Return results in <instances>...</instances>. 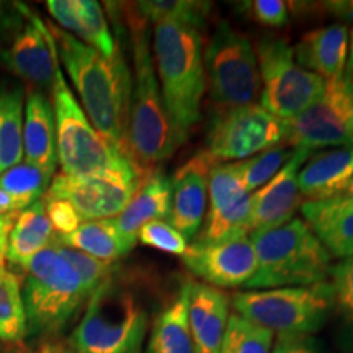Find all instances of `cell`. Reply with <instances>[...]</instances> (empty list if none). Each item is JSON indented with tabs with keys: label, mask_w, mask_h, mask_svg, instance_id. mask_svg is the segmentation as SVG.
<instances>
[{
	"label": "cell",
	"mask_w": 353,
	"mask_h": 353,
	"mask_svg": "<svg viewBox=\"0 0 353 353\" xmlns=\"http://www.w3.org/2000/svg\"><path fill=\"white\" fill-rule=\"evenodd\" d=\"M48 26L54 38L57 57L81 97L87 118L110 144L130 157L128 121L131 72L121 51L107 57L59 26Z\"/></svg>",
	"instance_id": "cell-1"
},
{
	"label": "cell",
	"mask_w": 353,
	"mask_h": 353,
	"mask_svg": "<svg viewBox=\"0 0 353 353\" xmlns=\"http://www.w3.org/2000/svg\"><path fill=\"white\" fill-rule=\"evenodd\" d=\"M126 21L132 39V76L128 121V149L136 167L145 172L157 169L187 139L167 112L154 68L148 21L136 6L128 8Z\"/></svg>",
	"instance_id": "cell-2"
},
{
	"label": "cell",
	"mask_w": 353,
	"mask_h": 353,
	"mask_svg": "<svg viewBox=\"0 0 353 353\" xmlns=\"http://www.w3.org/2000/svg\"><path fill=\"white\" fill-rule=\"evenodd\" d=\"M152 59L167 112L188 138L206 90L200 28L176 21L154 25Z\"/></svg>",
	"instance_id": "cell-3"
},
{
	"label": "cell",
	"mask_w": 353,
	"mask_h": 353,
	"mask_svg": "<svg viewBox=\"0 0 353 353\" xmlns=\"http://www.w3.org/2000/svg\"><path fill=\"white\" fill-rule=\"evenodd\" d=\"M249 239L257 257V272L245 288L257 291L329 281L332 255L304 219L293 218L283 226L254 231Z\"/></svg>",
	"instance_id": "cell-4"
},
{
	"label": "cell",
	"mask_w": 353,
	"mask_h": 353,
	"mask_svg": "<svg viewBox=\"0 0 353 353\" xmlns=\"http://www.w3.org/2000/svg\"><path fill=\"white\" fill-rule=\"evenodd\" d=\"M23 294L26 334L52 337L61 334L92 296L76 268L54 241L26 265Z\"/></svg>",
	"instance_id": "cell-5"
},
{
	"label": "cell",
	"mask_w": 353,
	"mask_h": 353,
	"mask_svg": "<svg viewBox=\"0 0 353 353\" xmlns=\"http://www.w3.org/2000/svg\"><path fill=\"white\" fill-rule=\"evenodd\" d=\"M148 327L144 304L110 276L88 298L70 345L77 353H143Z\"/></svg>",
	"instance_id": "cell-6"
},
{
	"label": "cell",
	"mask_w": 353,
	"mask_h": 353,
	"mask_svg": "<svg viewBox=\"0 0 353 353\" xmlns=\"http://www.w3.org/2000/svg\"><path fill=\"white\" fill-rule=\"evenodd\" d=\"M51 92L56 120L57 164L63 169L61 174L92 175L134 164L95 130L65 82L59 64Z\"/></svg>",
	"instance_id": "cell-7"
},
{
	"label": "cell",
	"mask_w": 353,
	"mask_h": 353,
	"mask_svg": "<svg viewBox=\"0 0 353 353\" xmlns=\"http://www.w3.org/2000/svg\"><path fill=\"white\" fill-rule=\"evenodd\" d=\"M330 281L242 291L232 296L236 314L278 335H311L325 324L334 307Z\"/></svg>",
	"instance_id": "cell-8"
},
{
	"label": "cell",
	"mask_w": 353,
	"mask_h": 353,
	"mask_svg": "<svg viewBox=\"0 0 353 353\" xmlns=\"http://www.w3.org/2000/svg\"><path fill=\"white\" fill-rule=\"evenodd\" d=\"M203 61L206 87L218 110L254 103L262 83L257 54L249 38L228 21H221L203 50Z\"/></svg>",
	"instance_id": "cell-9"
},
{
	"label": "cell",
	"mask_w": 353,
	"mask_h": 353,
	"mask_svg": "<svg viewBox=\"0 0 353 353\" xmlns=\"http://www.w3.org/2000/svg\"><path fill=\"white\" fill-rule=\"evenodd\" d=\"M260 70V107L280 120H290L321 99L325 79L303 69L293 48L281 38L265 37L254 48Z\"/></svg>",
	"instance_id": "cell-10"
},
{
	"label": "cell",
	"mask_w": 353,
	"mask_h": 353,
	"mask_svg": "<svg viewBox=\"0 0 353 353\" xmlns=\"http://www.w3.org/2000/svg\"><path fill=\"white\" fill-rule=\"evenodd\" d=\"M285 121L259 103L218 110L210 123L205 151L216 162H241L283 144Z\"/></svg>",
	"instance_id": "cell-11"
},
{
	"label": "cell",
	"mask_w": 353,
	"mask_h": 353,
	"mask_svg": "<svg viewBox=\"0 0 353 353\" xmlns=\"http://www.w3.org/2000/svg\"><path fill=\"white\" fill-rule=\"evenodd\" d=\"M143 175L134 164L92 175L57 174L46 195L68 201L82 221L114 219L126 208Z\"/></svg>",
	"instance_id": "cell-12"
},
{
	"label": "cell",
	"mask_w": 353,
	"mask_h": 353,
	"mask_svg": "<svg viewBox=\"0 0 353 353\" xmlns=\"http://www.w3.org/2000/svg\"><path fill=\"white\" fill-rule=\"evenodd\" d=\"M283 144L293 149L353 148V110L345 79L325 81L314 105L285 120Z\"/></svg>",
	"instance_id": "cell-13"
},
{
	"label": "cell",
	"mask_w": 353,
	"mask_h": 353,
	"mask_svg": "<svg viewBox=\"0 0 353 353\" xmlns=\"http://www.w3.org/2000/svg\"><path fill=\"white\" fill-rule=\"evenodd\" d=\"M25 23L15 33L12 43L0 52V61L13 74L41 88H51L59 57L50 26L30 12L17 6Z\"/></svg>",
	"instance_id": "cell-14"
},
{
	"label": "cell",
	"mask_w": 353,
	"mask_h": 353,
	"mask_svg": "<svg viewBox=\"0 0 353 353\" xmlns=\"http://www.w3.org/2000/svg\"><path fill=\"white\" fill-rule=\"evenodd\" d=\"M188 272L214 288H239L257 272V257L249 237L210 245H188L182 255Z\"/></svg>",
	"instance_id": "cell-15"
},
{
	"label": "cell",
	"mask_w": 353,
	"mask_h": 353,
	"mask_svg": "<svg viewBox=\"0 0 353 353\" xmlns=\"http://www.w3.org/2000/svg\"><path fill=\"white\" fill-rule=\"evenodd\" d=\"M307 149H294L283 169L252 193L250 206V232L267 231L290 223L301 208L304 198L299 192L298 174L311 156Z\"/></svg>",
	"instance_id": "cell-16"
},
{
	"label": "cell",
	"mask_w": 353,
	"mask_h": 353,
	"mask_svg": "<svg viewBox=\"0 0 353 353\" xmlns=\"http://www.w3.org/2000/svg\"><path fill=\"white\" fill-rule=\"evenodd\" d=\"M218 164L206 151L195 154L172 180V208L167 223L187 241H195L206 216L208 174Z\"/></svg>",
	"instance_id": "cell-17"
},
{
	"label": "cell",
	"mask_w": 353,
	"mask_h": 353,
	"mask_svg": "<svg viewBox=\"0 0 353 353\" xmlns=\"http://www.w3.org/2000/svg\"><path fill=\"white\" fill-rule=\"evenodd\" d=\"M229 321L224 291L188 281V324L195 353H219Z\"/></svg>",
	"instance_id": "cell-18"
},
{
	"label": "cell",
	"mask_w": 353,
	"mask_h": 353,
	"mask_svg": "<svg viewBox=\"0 0 353 353\" xmlns=\"http://www.w3.org/2000/svg\"><path fill=\"white\" fill-rule=\"evenodd\" d=\"M301 213L332 257L353 255V196L343 193L327 200L304 201Z\"/></svg>",
	"instance_id": "cell-19"
},
{
	"label": "cell",
	"mask_w": 353,
	"mask_h": 353,
	"mask_svg": "<svg viewBox=\"0 0 353 353\" xmlns=\"http://www.w3.org/2000/svg\"><path fill=\"white\" fill-rule=\"evenodd\" d=\"M348 39L350 32L347 25L332 23L311 30L294 44V59L303 69L325 81L341 79L348 61Z\"/></svg>",
	"instance_id": "cell-20"
},
{
	"label": "cell",
	"mask_w": 353,
	"mask_h": 353,
	"mask_svg": "<svg viewBox=\"0 0 353 353\" xmlns=\"http://www.w3.org/2000/svg\"><path fill=\"white\" fill-rule=\"evenodd\" d=\"M352 182L353 148H334L314 156L311 154L298 174L299 192L306 201L343 195Z\"/></svg>",
	"instance_id": "cell-21"
},
{
	"label": "cell",
	"mask_w": 353,
	"mask_h": 353,
	"mask_svg": "<svg viewBox=\"0 0 353 353\" xmlns=\"http://www.w3.org/2000/svg\"><path fill=\"white\" fill-rule=\"evenodd\" d=\"M46 8L52 19L61 25V30L72 34L87 46L94 48L100 54L113 57L120 52L99 2L50 0L46 2Z\"/></svg>",
	"instance_id": "cell-22"
},
{
	"label": "cell",
	"mask_w": 353,
	"mask_h": 353,
	"mask_svg": "<svg viewBox=\"0 0 353 353\" xmlns=\"http://www.w3.org/2000/svg\"><path fill=\"white\" fill-rule=\"evenodd\" d=\"M23 156L28 164L54 176L57 167L54 110L50 99L38 90L30 92L25 105Z\"/></svg>",
	"instance_id": "cell-23"
},
{
	"label": "cell",
	"mask_w": 353,
	"mask_h": 353,
	"mask_svg": "<svg viewBox=\"0 0 353 353\" xmlns=\"http://www.w3.org/2000/svg\"><path fill=\"white\" fill-rule=\"evenodd\" d=\"M172 208V180L161 169L145 172L138 190L117 224L126 237L138 241V231L151 221H167Z\"/></svg>",
	"instance_id": "cell-24"
},
{
	"label": "cell",
	"mask_w": 353,
	"mask_h": 353,
	"mask_svg": "<svg viewBox=\"0 0 353 353\" xmlns=\"http://www.w3.org/2000/svg\"><path fill=\"white\" fill-rule=\"evenodd\" d=\"M54 241L57 244L77 249L90 257L112 265L130 254V250L138 242L126 237L120 231L117 219L83 221L72 234L54 236Z\"/></svg>",
	"instance_id": "cell-25"
},
{
	"label": "cell",
	"mask_w": 353,
	"mask_h": 353,
	"mask_svg": "<svg viewBox=\"0 0 353 353\" xmlns=\"http://www.w3.org/2000/svg\"><path fill=\"white\" fill-rule=\"evenodd\" d=\"M54 241V229L48 219L44 201L39 200L17 214L7 245V260L26 268L34 255Z\"/></svg>",
	"instance_id": "cell-26"
},
{
	"label": "cell",
	"mask_w": 353,
	"mask_h": 353,
	"mask_svg": "<svg viewBox=\"0 0 353 353\" xmlns=\"http://www.w3.org/2000/svg\"><path fill=\"white\" fill-rule=\"evenodd\" d=\"M145 353H195L188 324V281L169 306L159 312Z\"/></svg>",
	"instance_id": "cell-27"
},
{
	"label": "cell",
	"mask_w": 353,
	"mask_h": 353,
	"mask_svg": "<svg viewBox=\"0 0 353 353\" xmlns=\"http://www.w3.org/2000/svg\"><path fill=\"white\" fill-rule=\"evenodd\" d=\"M23 90H0V175L23 159Z\"/></svg>",
	"instance_id": "cell-28"
},
{
	"label": "cell",
	"mask_w": 353,
	"mask_h": 353,
	"mask_svg": "<svg viewBox=\"0 0 353 353\" xmlns=\"http://www.w3.org/2000/svg\"><path fill=\"white\" fill-rule=\"evenodd\" d=\"M252 193L247 192L242 182L237 162H218L208 174L210 208L206 214H219L231 211L247 201Z\"/></svg>",
	"instance_id": "cell-29"
},
{
	"label": "cell",
	"mask_w": 353,
	"mask_h": 353,
	"mask_svg": "<svg viewBox=\"0 0 353 353\" xmlns=\"http://www.w3.org/2000/svg\"><path fill=\"white\" fill-rule=\"evenodd\" d=\"M26 335L21 286L15 273L0 268V341L15 343Z\"/></svg>",
	"instance_id": "cell-30"
},
{
	"label": "cell",
	"mask_w": 353,
	"mask_h": 353,
	"mask_svg": "<svg viewBox=\"0 0 353 353\" xmlns=\"http://www.w3.org/2000/svg\"><path fill=\"white\" fill-rule=\"evenodd\" d=\"M52 176L28 162H20L0 175V190L8 193L17 203L19 211L43 200L48 193Z\"/></svg>",
	"instance_id": "cell-31"
},
{
	"label": "cell",
	"mask_w": 353,
	"mask_h": 353,
	"mask_svg": "<svg viewBox=\"0 0 353 353\" xmlns=\"http://www.w3.org/2000/svg\"><path fill=\"white\" fill-rule=\"evenodd\" d=\"M136 10L148 23L176 21L201 28L211 12L210 2L198 0H148L134 3Z\"/></svg>",
	"instance_id": "cell-32"
},
{
	"label": "cell",
	"mask_w": 353,
	"mask_h": 353,
	"mask_svg": "<svg viewBox=\"0 0 353 353\" xmlns=\"http://www.w3.org/2000/svg\"><path fill=\"white\" fill-rule=\"evenodd\" d=\"M273 334L239 314L229 316L219 353H270Z\"/></svg>",
	"instance_id": "cell-33"
},
{
	"label": "cell",
	"mask_w": 353,
	"mask_h": 353,
	"mask_svg": "<svg viewBox=\"0 0 353 353\" xmlns=\"http://www.w3.org/2000/svg\"><path fill=\"white\" fill-rule=\"evenodd\" d=\"M293 151L294 149L290 148V145L278 144L275 148H270L267 151L245 159V161L237 162L247 192H257L265 183L270 182L273 176L283 169L286 162L290 161Z\"/></svg>",
	"instance_id": "cell-34"
},
{
	"label": "cell",
	"mask_w": 353,
	"mask_h": 353,
	"mask_svg": "<svg viewBox=\"0 0 353 353\" xmlns=\"http://www.w3.org/2000/svg\"><path fill=\"white\" fill-rule=\"evenodd\" d=\"M138 241L161 252L180 255V257L187 252L190 245L182 234L172 228L167 221H151L144 224L138 231Z\"/></svg>",
	"instance_id": "cell-35"
},
{
	"label": "cell",
	"mask_w": 353,
	"mask_h": 353,
	"mask_svg": "<svg viewBox=\"0 0 353 353\" xmlns=\"http://www.w3.org/2000/svg\"><path fill=\"white\" fill-rule=\"evenodd\" d=\"M57 247H59V252L63 254V257L68 260L74 268H76L79 276H81L82 283L87 286V290L90 291L92 294H94V291L99 288L103 281H107L108 278L112 276V272H113L112 263L101 262V260L90 257V255L83 254L77 249H70V247H65L61 244H57Z\"/></svg>",
	"instance_id": "cell-36"
},
{
	"label": "cell",
	"mask_w": 353,
	"mask_h": 353,
	"mask_svg": "<svg viewBox=\"0 0 353 353\" xmlns=\"http://www.w3.org/2000/svg\"><path fill=\"white\" fill-rule=\"evenodd\" d=\"M330 285L334 290V303L341 307L343 316L353 322V255L342 259L330 270Z\"/></svg>",
	"instance_id": "cell-37"
},
{
	"label": "cell",
	"mask_w": 353,
	"mask_h": 353,
	"mask_svg": "<svg viewBox=\"0 0 353 353\" xmlns=\"http://www.w3.org/2000/svg\"><path fill=\"white\" fill-rule=\"evenodd\" d=\"M239 7L250 20L270 28H280L290 20L288 3L283 0H250L242 2Z\"/></svg>",
	"instance_id": "cell-38"
},
{
	"label": "cell",
	"mask_w": 353,
	"mask_h": 353,
	"mask_svg": "<svg viewBox=\"0 0 353 353\" xmlns=\"http://www.w3.org/2000/svg\"><path fill=\"white\" fill-rule=\"evenodd\" d=\"M43 201L44 208H46L48 219H50L54 232H57L56 236L72 234L83 223L81 216L77 214V211L68 201L57 200V198H51L48 195L43 196Z\"/></svg>",
	"instance_id": "cell-39"
},
{
	"label": "cell",
	"mask_w": 353,
	"mask_h": 353,
	"mask_svg": "<svg viewBox=\"0 0 353 353\" xmlns=\"http://www.w3.org/2000/svg\"><path fill=\"white\" fill-rule=\"evenodd\" d=\"M270 353H321V348L311 335H278Z\"/></svg>",
	"instance_id": "cell-40"
},
{
	"label": "cell",
	"mask_w": 353,
	"mask_h": 353,
	"mask_svg": "<svg viewBox=\"0 0 353 353\" xmlns=\"http://www.w3.org/2000/svg\"><path fill=\"white\" fill-rule=\"evenodd\" d=\"M312 8L322 12L325 17L337 20L341 25L353 21V0H330V2L311 3Z\"/></svg>",
	"instance_id": "cell-41"
},
{
	"label": "cell",
	"mask_w": 353,
	"mask_h": 353,
	"mask_svg": "<svg viewBox=\"0 0 353 353\" xmlns=\"http://www.w3.org/2000/svg\"><path fill=\"white\" fill-rule=\"evenodd\" d=\"M15 214H3L0 216V268H3V263L7 260V245L8 236H10L13 224H15Z\"/></svg>",
	"instance_id": "cell-42"
},
{
	"label": "cell",
	"mask_w": 353,
	"mask_h": 353,
	"mask_svg": "<svg viewBox=\"0 0 353 353\" xmlns=\"http://www.w3.org/2000/svg\"><path fill=\"white\" fill-rule=\"evenodd\" d=\"M15 213H20L19 208H17L15 200L8 193L3 192V190H0V216Z\"/></svg>",
	"instance_id": "cell-43"
},
{
	"label": "cell",
	"mask_w": 353,
	"mask_h": 353,
	"mask_svg": "<svg viewBox=\"0 0 353 353\" xmlns=\"http://www.w3.org/2000/svg\"><path fill=\"white\" fill-rule=\"evenodd\" d=\"M347 74H353V30L350 33V39H348V61H347Z\"/></svg>",
	"instance_id": "cell-44"
},
{
	"label": "cell",
	"mask_w": 353,
	"mask_h": 353,
	"mask_svg": "<svg viewBox=\"0 0 353 353\" xmlns=\"http://www.w3.org/2000/svg\"><path fill=\"white\" fill-rule=\"evenodd\" d=\"M343 79H345L347 83V90L348 95H350V101H352V110H353V74H343Z\"/></svg>",
	"instance_id": "cell-45"
},
{
	"label": "cell",
	"mask_w": 353,
	"mask_h": 353,
	"mask_svg": "<svg viewBox=\"0 0 353 353\" xmlns=\"http://www.w3.org/2000/svg\"><path fill=\"white\" fill-rule=\"evenodd\" d=\"M347 195H350V196H353V182L350 183V187H348V190H347Z\"/></svg>",
	"instance_id": "cell-46"
},
{
	"label": "cell",
	"mask_w": 353,
	"mask_h": 353,
	"mask_svg": "<svg viewBox=\"0 0 353 353\" xmlns=\"http://www.w3.org/2000/svg\"><path fill=\"white\" fill-rule=\"evenodd\" d=\"M46 353H63V352H46Z\"/></svg>",
	"instance_id": "cell-47"
}]
</instances>
